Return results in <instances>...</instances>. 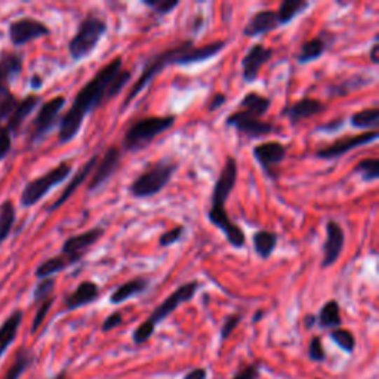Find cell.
<instances>
[{
  "mask_svg": "<svg viewBox=\"0 0 379 379\" xmlns=\"http://www.w3.org/2000/svg\"><path fill=\"white\" fill-rule=\"evenodd\" d=\"M104 234H106V230L102 227H94L81 234H76L62 243L60 255L64 256L70 267L76 266L90 251V247L104 237Z\"/></svg>",
  "mask_w": 379,
  "mask_h": 379,
  "instance_id": "obj_11",
  "label": "cell"
},
{
  "mask_svg": "<svg viewBox=\"0 0 379 379\" xmlns=\"http://www.w3.org/2000/svg\"><path fill=\"white\" fill-rule=\"evenodd\" d=\"M274 55V50L271 48H267L263 43H254L244 57L242 58V79L244 83H254L258 77L259 71L264 65L271 60Z\"/></svg>",
  "mask_w": 379,
  "mask_h": 379,
  "instance_id": "obj_17",
  "label": "cell"
},
{
  "mask_svg": "<svg viewBox=\"0 0 379 379\" xmlns=\"http://www.w3.org/2000/svg\"><path fill=\"white\" fill-rule=\"evenodd\" d=\"M252 243L256 255L261 259H270L279 244V234L270 230H258L252 234Z\"/></svg>",
  "mask_w": 379,
  "mask_h": 379,
  "instance_id": "obj_27",
  "label": "cell"
},
{
  "mask_svg": "<svg viewBox=\"0 0 379 379\" xmlns=\"http://www.w3.org/2000/svg\"><path fill=\"white\" fill-rule=\"evenodd\" d=\"M310 6L311 4L307 2V0H283L279 9L276 11L280 27L291 24L296 17L304 14Z\"/></svg>",
  "mask_w": 379,
  "mask_h": 379,
  "instance_id": "obj_30",
  "label": "cell"
},
{
  "mask_svg": "<svg viewBox=\"0 0 379 379\" xmlns=\"http://www.w3.org/2000/svg\"><path fill=\"white\" fill-rule=\"evenodd\" d=\"M122 158L123 151L119 146H111L107 149V151L104 153L102 158L98 160L92 175H90L88 186L89 193L98 191L117 172V169L120 167Z\"/></svg>",
  "mask_w": 379,
  "mask_h": 379,
  "instance_id": "obj_16",
  "label": "cell"
},
{
  "mask_svg": "<svg viewBox=\"0 0 379 379\" xmlns=\"http://www.w3.org/2000/svg\"><path fill=\"white\" fill-rule=\"evenodd\" d=\"M329 336L339 348L347 352V354H352V352H354V350H356V336L352 335L351 331L338 328V329L331 331Z\"/></svg>",
  "mask_w": 379,
  "mask_h": 379,
  "instance_id": "obj_37",
  "label": "cell"
},
{
  "mask_svg": "<svg viewBox=\"0 0 379 379\" xmlns=\"http://www.w3.org/2000/svg\"><path fill=\"white\" fill-rule=\"evenodd\" d=\"M352 172L359 174L366 182H373L379 177V160L376 158L363 159L354 166Z\"/></svg>",
  "mask_w": 379,
  "mask_h": 379,
  "instance_id": "obj_36",
  "label": "cell"
},
{
  "mask_svg": "<svg viewBox=\"0 0 379 379\" xmlns=\"http://www.w3.org/2000/svg\"><path fill=\"white\" fill-rule=\"evenodd\" d=\"M308 359L316 363H323L326 360V351L320 336H312L308 344Z\"/></svg>",
  "mask_w": 379,
  "mask_h": 379,
  "instance_id": "obj_43",
  "label": "cell"
},
{
  "mask_svg": "<svg viewBox=\"0 0 379 379\" xmlns=\"http://www.w3.org/2000/svg\"><path fill=\"white\" fill-rule=\"evenodd\" d=\"M43 86V79H42V76L41 74H33L30 77V88L33 90H39Z\"/></svg>",
  "mask_w": 379,
  "mask_h": 379,
  "instance_id": "obj_51",
  "label": "cell"
},
{
  "mask_svg": "<svg viewBox=\"0 0 379 379\" xmlns=\"http://www.w3.org/2000/svg\"><path fill=\"white\" fill-rule=\"evenodd\" d=\"M226 46H227L226 41H215L203 46H195L194 41L188 39V41H182L175 46L160 50L159 54L153 55L142 67L138 79L135 81L132 88L129 89V92L122 104V110H126L129 107V104L132 102L166 67H171V65L187 67V65L205 62L219 55Z\"/></svg>",
  "mask_w": 379,
  "mask_h": 379,
  "instance_id": "obj_2",
  "label": "cell"
},
{
  "mask_svg": "<svg viewBox=\"0 0 379 379\" xmlns=\"http://www.w3.org/2000/svg\"><path fill=\"white\" fill-rule=\"evenodd\" d=\"M122 323H123V315L120 311H114L106 320L102 322L101 329H102V332H110L116 328H119Z\"/></svg>",
  "mask_w": 379,
  "mask_h": 379,
  "instance_id": "obj_46",
  "label": "cell"
},
{
  "mask_svg": "<svg viewBox=\"0 0 379 379\" xmlns=\"http://www.w3.org/2000/svg\"><path fill=\"white\" fill-rule=\"evenodd\" d=\"M252 154L264 175L271 181H277V167L287 156V149L284 144L279 141L261 142L254 147Z\"/></svg>",
  "mask_w": 379,
  "mask_h": 379,
  "instance_id": "obj_12",
  "label": "cell"
},
{
  "mask_svg": "<svg viewBox=\"0 0 379 379\" xmlns=\"http://www.w3.org/2000/svg\"><path fill=\"white\" fill-rule=\"evenodd\" d=\"M378 52H379V45H378V37H375V42L373 45L371 46L369 49V61L376 65L379 62V58H378Z\"/></svg>",
  "mask_w": 379,
  "mask_h": 379,
  "instance_id": "obj_50",
  "label": "cell"
},
{
  "mask_svg": "<svg viewBox=\"0 0 379 379\" xmlns=\"http://www.w3.org/2000/svg\"><path fill=\"white\" fill-rule=\"evenodd\" d=\"M372 81L373 79L371 76H366L363 73L352 74V76L347 77V79H344L343 82L331 85L328 89V94H329V97H347L351 92H354V90H359L364 86L371 85Z\"/></svg>",
  "mask_w": 379,
  "mask_h": 379,
  "instance_id": "obj_28",
  "label": "cell"
},
{
  "mask_svg": "<svg viewBox=\"0 0 379 379\" xmlns=\"http://www.w3.org/2000/svg\"><path fill=\"white\" fill-rule=\"evenodd\" d=\"M317 324L322 329H338L343 324L341 317V307L336 299H329L328 303H324L319 311Z\"/></svg>",
  "mask_w": 379,
  "mask_h": 379,
  "instance_id": "obj_29",
  "label": "cell"
},
{
  "mask_svg": "<svg viewBox=\"0 0 379 379\" xmlns=\"http://www.w3.org/2000/svg\"><path fill=\"white\" fill-rule=\"evenodd\" d=\"M24 69V57L20 52L4 50L0 54V123H6L20 98L11 90V85Z\"/></svg>",
  "mask_w": 379,
  "mask_h": 379,
  "instance_id": "obj_8",
  "label": "cell"
},
{
  "mask_svg": "<svg viewBox=\"0 0 379 379\" xmlns=\"http://www.w3.org/2000/svg\"><path fill=\"white\" fill-rule=\"evenodd\" d=\"M12 149V135L8 128L0 123V160H5Z\"/></svg>",
  "mask_w": 379,
  "mask_h": 379,
  "instance_id": "obj_44",
  "label": "cell"
},
{
  "mask_svg": "<svg viewBox=\"0 0 379 379\" xmlns=\"http://www.w3.org/2000/svg\"><path fill=\"white\" fill-rule=\"evenodd\" d=\"M237 175H239L237 160L234 159L233 156H227V159L224 165H222L221 172L212 188L211 207H209L207 219L214 227H216L222 234H224L227 242L233 247L242 249L246 244L244 231L240 228L239 224H236V222L228 216L226 209L230 195L237 184Z\"/></svg>",
  "mask_w": 379,
  "mask_h": 379,
  "instance_id": "obj_3",
  "label": "cell"
},
{
  "mask_svg": "<svg viewBox=\"0 0 379 379\" xmlns=\"http://www.w3.org/2000/svg\"><path fill=\"white\" fill-rule=\"evenodd\" d=\"M9 41L15 48H21L30 42L37 41L50 34V29L48 25L36 18H20L12 21L8 29Z\"/></svg>",
  "mask_w": 379,
  "mask_h": 379,
  "instance_id": "obj_14",
  "label": "cell"
},
{
  "mask_svg": "<svg viewBox=\"0 0 379 379\" xmlns=\"http://www.w3.org/2000/svg\"><path fill=\"white\" fill-rule=\"evenodd\" d=\"M52 379H70V378H69L67 372L62 371V372H60V373H58L55 378H52Z\"/></svg>",
  "mask_w": 379,
  "mask_h": 379,
  "instance_id": "obj_54",
  "label": "cell"
},
{
  "mask_svg": "<svg viewBox=\"0 0 379 379\" xmlns=\"http://www.w3.org/2000/svg\"><path fill=\"white\" fill-rule=\"evenodd\" d=\"M350 125L356 129L366 130V132L376 130L379 126V109L371 107L352 113L350 117Z\"/></svg>",
  "mask_w": 379,
  "mask_h": 379,
  "instance_id": "obj_32",
  "label": "cell"
},
{
  "mask_svg": "<svg viewBox=\"0 0 379 379\" xmlns=\"http://www.w3.org/2000/svg\"><path fill=\"white\" fill-rule=\"evenodd\" d=\"M22 319H24L22 310H15L2 323V326H0V357H2L8 351V348L15 343Z\"/></svg>",
  "mask_w": 379,
  "mask_h": 379,
  "instance_id": "obj_26",
  "label": "cell"
},
{
  "mask_svg": "<svg viewBox=\"0 0 379 379\" xmlns=\"http://www.w3.org/2000/svg\"><path fill=\"white\" fill-rule=\"evenodd\" d=\"M182 379H207V371L205 368H198L187 372Z\"/></svg>",
  "mask_w": 379,
  "mask_h": 379,
  "instance_id": "obj_49",
  "label": "cell"
},
{
  "mask_svg": "<svg viewBox=\"0 0 379 379\" xmlns=\"http://www.w3.org/2000/svg\"><path fill=\"white\" fill-rule=\"evenodd\" d=\"M101 289L99 286L92 280H83L79 283L76 289L64 298V305L69 311L79 310L89 304L95 303L99 298Z\"/></svg>",
  "mask_w": 379,
  "mask_h": 379,
  "instance_id": "obj_24",
  "label": "cell"
},
{
  "mask_svg": "<svg viewBox=\"0 0 379 379\" xmlns=\"http://www.w3.org/2000/svg\"><path fill=\"white\" fill-rule=\"evenodd\" d=\"M132 79V71L123 69V58L116 57L104 65L98 73L74 97L71 107L65 111L58 123L60 144H69L79 135L86 117L97 109L122 94Z\"/></svg>",
  "mask_w": 379,
  "mask_h": 379,
  "instance_id": "obj_1",
  "label": "cell"
},
{
  "mask_svg": "<svg viewBox=\"0 0 379 379\" xmlns=\"http://www.w3.org/2000/svg\"><path fill=\"white\" fill-rule=\"evenodd\" d=\"M242 319H243L242 312H234V315H230L226 317L224 323H222L221 333H219L221 341H226V339H228L233 335V332L236 331L237 326L240 324Z\"/></svg>",
  "mask_w": 379,
  "mask_h": 379,
  "instance_id": "obj_42",
  "label": "cell"
},
{
  "mask_svg": "<svg viewBox=\"0 0 379 379\" xmlns=\"http://www.w3.org/2000/svg\"><path fill=\"white\" fill-rule=\"evenodd\" d=\"M177 122V116H150L142 117L130 125L122 139V149L128 153H138L147 149L150 144L167 132Z\"/></svg>",
  "mask_w": 379,
  "mask_h": 379,
  "instance_id": "obj_5",
  "label": "cell"
},
{
  "mask_svg": "<svg viewBox=\"0 0 379 379\" xmlns=\"http://www.w3.org/2000/svg\"><path fill=\"white\" fill-rule=\"evenodd\" d=\"M226 125L228 128H234L239 134H243L249 138H263L277 132V128L273 123L261 120L259 117H255L254 114L244 110H237L228 114Z\"/></svg>",
  "mask_w": 379,
  "mask_h": 379,
  "instance_id": "obj_13",
  "label": "cell"
},
{
  "mask_svg": "<svg viewBox=\"0 0 379 379\" xmlns=\"http://www.w3.org/2000/svg\"><path fill=\"white\" fill-rule=\"evenodd\" d=\"M200 289V282L199 280H190L182 283L179 287L169 295L166 299H163L162 303L153 310L151 315L149 316V319L146 322H142L141 324L137 326V329L132 333V341L137 345L146 344L149 339L154 335L156 329H158V326L167 319L169 316L172 315V312L181 307L182 304L190 303L191 299H194L195 294L199 292Z\"/></svg>",
  "mask_w": 379,
  "mask_h": 379,
  "instance_id": "obj_4",
  "label": "cell"
},
{
  "mask_svg": "<svg viewBox=\"0 0 379 379\" xmlns=\"http://www.w3.org/2000/svg\"><path fill=\"white\" fill-rule=\"evenodd\" d=\"M149 286H150V280L147 277L130 279V280H128V282L122 283L120 286L116 287L113 294L110 295V304L120 305L129 299L142 295L149 289Z\"/></svg>",
  "mask_w": 379,
  "mask_h": 379,
  "instance_id": "obj_25",
  "label": "cell"
},
{
  "mask_svg": "<svg viewBox=\"0 0 379 379\" xmlns=\"http://www.w3.org/2000/svg\"><path fill=\"white\" fill-rule=\"evenodd\" d=\"M345 244V233L336 221L331 219L326 224V240L323 243L322 268L332 267L341 256Z\"/></svg>",
  "mask_w": 379,
  "mask_h": 379,
  "instance_id": "obj_18",
  "label": "cell"
},
{
  "mask_svg": "<svg viewBox=\"0 0 379 379\" xmlns=\"http://www.w3.org/2000/svg\"><path fill=\"white\" fill-rule=\"evenodd\" d=\"M73 172V167L69 162H61L55 167H52L46 174L29 181L21 193V206L30 207L41 202L45 195L67 179Z\"/></svg>",
  "mask_w": 379,
  "mask_h": 379,
  "instance_id": "obj_9",
  "label": "cell"
},
{
  "mask_svg": "<svg viewBox=\"0 0 379 379\" xmlns=\"http://www.w3.org/2000/svg\"><path fill=\"white\" fill-rule=\"evenodd\" d=\"M42 104V97L37 94H30L25 95L24 98L18 99V104L15 110L12 111L11 117L8 119V122L5 123V126L8 128V130L11 132L12 137H17L18 132L21 130L25 119Z\"/></svg>",
  "mask_w": 379,
  "mask_h": 379,
  "instance_id": "obj_23",
  "label": "cell"
},
{
  "mask_svg": "<svg viewBox=\"0 0 379 379\" xmlns=\"http://www.w3.org/2000/svg\"><path fill=\"white\" fill-rule=\"evenodd\" d=\"M55 277H48V279H42L39 280V283L36 284L34 291H33V303L34 304H42L43 301H46L48 298L54 296V289H55Z\"/></svg>",
  "mask_w": 379,
  "mask_h": 379,
  "instance_id": "obj_38",
  "label": "cell"
},
{
  "mask_svg": "<svg viewBox=\"0 0 379 379\" xmlns=\"http://www.w3.org/2000/svg\"><path fill=\"white\" fill-rule=\"evenodd\" d=\"M345 126V119L344 117H338V119H333L328 123H323L320 126L316 128L317 132H324V134H332V132H338V130H341Z\"/></svg>",
  "mask_w": 379,
  "mask_h": 379,
  "instance_id": "obj_47",
  "label": "cell"
},
{
  "mask_svg": "<svg viewBox=\"0 0 379 379\" xmlns=\"http://www.w3.org/2000/svg\"><path fill=\"white\" fill-rule=\"evenodd\" d=\"M304 324H305V328H307V329H312V328H315V326L317 324V317H316V315H307L305 319H304Z\"/></svg>",
  "mask_w": 379,
  "mask_h": 379,
  "instance_id": "obj_52",
  "label": "cell"
},
{
  "mask_svg": "<svg viewBox=\"0 0 379 379\" xmlns=\"http://www.w3.org/2000/svg\"><path fill=\"white\" fill-rule=\"evenodd\" d=\"M17 221V211H15V205L12 203V200H5L2 205H0V244L6 242L9 237V234L15 226Z\"/></svg>",
  "mask_w": 379,
  "mask_h": 379,
  "instance_id": "obj_34",
  "label": "cell"
},
{
  "mask_svg": "<svg viewBox=\"0 0 379 379\" xmlns=\"http://www.w3.org/2000/svg\"><path fill=\"white\" fill-rule=\"evenodd\" d=\"M335 42V34L329 32H322L316 37L310 39V41H305L299 48V52L296 54V62L304 65L308 62L316 61L322 58L326 50H328Z\"/></svg>",
  "mask_w": 379,
  "mask_h": 379,
  "instance_id": "obj_20",
  "label": "cell"
},
{
  "mask_svg": "<svg viewBox=\"0 0 379 379\" xmlns=\"http://www.w3.org/2000/svg\"><path fill=\"white\" fill-rule=\"evenodd\" d=\"M98 160H99V156H98V154H92V156H90L89 160H88L85 165H82L79 171H77V172L73 175V178L70 179L69 184L65 186V188H64L62 193L60 194V198L46 209V212H48V214H52V212L58 211V209H60L61 206H64L65 203L69 202V199H70L71 195L77 191V188H79V187L83 184V182H85L90 175H92V172H94V169H95Z\"/></svg>",
  "mask_w": 379,
  "mask_h": 379,
  "instance_id": "obj_19",
  "label": "cell"
},
{
  "mask_svg": "<svg viewBox=\"0 0 379 379\" xmlns=\"http://www.w3.org/2000/svg\"><path fill=\"white\" fill-rule=\"evenodd\" d=\"M70 266L67 261L64 259V256L61 255H57V256H52V258H48L45 261H42L41 264H39L34 270V276L42 280V279H48V277H54L55 274L67 270Z\"/></svg>",
  "mask_w": 379,
  "mask_h": 379,
  "instance_id": "obj_35",
  "label": "cell"
},
{
  "mask_svg": "<svg viewBox=\"0 0 379 379\" xmlns=\"http://www.w3.org/2000/svg\"><path fill=\"white\" fill-rule=\"evenodd\" d=\"M324 110H326V106L320 99L305 97L303 99L291 104V106H287L286 109H283L282 114L287 117L292 125H296L305 119H311V117L322 114Z\"/></svg>",
  "mask_w": 379,
  "mask_h": 379,
  "instance_id": "obj_22",
  "label": "cell"
},
{
  "mask_svg": "<svg viewBox=\"0 0 379 379\" xmlns=\"http://www.w3.org/2000/svg\"><path fill=\"white\" fill-rule=\"evenodd\" d=\"M109 25L98 15L88 14L79 24L71 41L69 42V54L73 61H82L88 58L98 48L104 34L107 33Z\"/></svg>",
  "mask_w": 379,
  "mask_h": 379,
  "instance_id": "obj_7",
  "label": "cell"
},
{
  "mask_svg": "<svg viewBox=\"0 0 379 379\" xmlns=\"http://www.w3.org/2000/svg\"><path fill=\"white\" fill-rule=\"evenodd\" d=\"M264 315H266V312L263 310H258L254 315V317H252V323H258L261 319L264 317Z\"/></svg>",
  "mask_w": 379,
  "mask_h": 379,
  "instance_id": "obj_53",
  "label": "cell"
},
{
  "mask_svg": "<svg viewBox=\"0 0 379 379\" xmlns=\"http://www.w3.org/2000/svg\"><path fill=\"white\" fill-rule=\"evenodd\" d=\"M186 234V227L184 226H175L171 230H166L165 233L160 234L159 237V246L160 247H171L174 244H177L178 242L182 240Z\"/></svg>",
  "mask_w": 379,
  "mask_h": 379,
  "instance_id": "obj_40",
  "label": "cell"
},
{
  "mask_svg": "<svg viewBox=\"0 0 379 379\" xmlns=\"http://www.w3.org/2000/svg\"><path fill=\"white\" fill-rule=\"evenodd\" d=\"M142 4L146 8L153 11V14L158 17H165L179 6V0H144Z\"/></svg>",
  "mask_w": 379,
  "mask_h": 379,
  "instance_id": "obj_39",
  "label": "cell"
},
{
  "mask_svg": "<svg viewBox=\"0 0 379 379\" xmlns=\"http://www.w3.org/2000/svg\"><path fill=\"white\" fill-rule=\"evenodd\" d=\"M261 364L259 363H252V364H246L242 369H239L231 379H259L261 378Z\"/></svg>",
  "mask_w": 379,
  "mask_h": 379,
  "instance_id": "obj_45",
  "label": "cell"
},
{
  "mask_svg": "<svg viewBox=\"0 0 379 379\" xmlns=\"http://www.w3.org/2000/svg\"><path fill=\"white\" fill-rule=\"evenodd\" d=\"M378 139L376 130H368V132H361L357 135L345 137L341 139H336L331 146H326L316 151V156L322 160H335L343 158L347 153L356 150L363 146H369V144L375 142Z\"/></svg>",
  "mask_w": 379,
  "mask_h": 379,
  "instance_id": "obj_15",
  "label": "cell"
},
{
  "mask_svg": "<svg viewBox=\"0 0 379 379\" xmlns=\"http://www.w3.org/2000/svg\"><path fill=\"white\" fill-rule=\"evenodd\" d=\"M319 379H320V378H319Z\"/></svg>",
  "mask_w": 379,
  "mask_h": 379,
  "instance_id": "obj_55",
  "label": "cell"
},
{
  "mask_svg": "<svg viewBox=\"0 0 379 379\" xmlns=\"http://www.w3.org/2000/svg\"><path fill=\"white\" fill-rule=\"evenodd\" d=\"M33 360H34V356L30 350L20 348L15 354V360L12 361V364L9 366V369L5 372L2 379H20L24 375V372L33 364Z\"/></svg>",
  "mask_w": 379,
  "mask_h": 379,
  "instance_id": "obj_33",
  "label": "cell"
},
{
  "mask_svg": "<svg viewBox=\"0 0 379 379\" xmlns=\"http://www.w3.org/2000/svg\"><path fill=\"white\" fill-rule=\"evenodd\" d=\"M226 102H227V97L224 94H215L212 97L211 104H209V111H216V110H219L222 106H224Z\"/></svg>",
  "mask_w": 379,
  "mask_h": 379,
  "instance_id": "obj_48",
  "label": "cell"
},
{
  "mask_svg": "<svg viewBox=\"0 0 379 379\" xmlns=\"http://www.w3.org/2000/svg\"><path fill=\"white\" fill-rule=\"evenodd\" d=\"M65 97L57 95L41 104L37 114L27 129V142L30 146L42 142L48 134L60 123V114L65 107Z\"/></svg>",
  "mask_w": 379,
  "mask_h": 379,
  "instance_id": "obj_10",
  "label": "cell"
},
{
  "mask_svg": "<svg viewBox=\"0 0 379 379\" xmlns=\"http://www.w3.org/2000/svg\"><path fill=\"white\" fill-rule=\"evenodd\" d=\"M280 27L276 11L273 9H261L256 11L255 14L249 18L247 24L243 29L244 37H258V36H266L274 30Z\"/></svg>",
  "mask_w": 379,
  "mask_h": 379,
  "instance_id": "obj_21",
  "label": "cell"
},
{
  "mask_svg": "<svg viewBox=\"0 0 379 379\" xmlns=\"http://www.w3.org/2000/svg\"><path fill=\"white\" fill-rule=\"evenodd\" d=\"M239 106L242 107L240 110L251 113L255 117H259L261 119V117H264L268 113V110L271 107V99L268 97L258 94V92H247L242 98Z\"/></svg>",
  "mask_w": 379,
  "mask_h": 379,
  "instance_id": "obj_31",
  "label": "cell"
},
{
  "mask_svg": "<svg viewBox=\"0 0 379 379\" xmlns=\"http://www.w3.org/2000/svg\"><path fill=\"white\" fill-rule=\"evenodd\" d=\"M54 303H55V296H50L46 301H43L42 304H39V308L36 311L33 323H32V333H36L39 329L42 328V324L46 320V317L49 315L52 305H54Z\"/></svg>",
  "mask_w": 379,
  "mask_h": 379,
  "instance_id": "obj_41",
  "label": "cell"
},
{
  "mask_svg": "<svg viewBox=\"0 0 379 379\" xmlns=\"http://www.w3.org/2000/svg\"><path fill=\"white\" fill-rule=\"evenodd\" d=\"M178 171V163L171 159H162L150 165L128 187V193L134 199H150L158 195Z\"/></svg>",
  "mask_w": 379,
  "mask_h": 379,
  "instance_id": "obj_6",
  "label": "cell"
}]
</instances>
